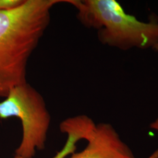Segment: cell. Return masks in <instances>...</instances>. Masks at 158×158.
Returning a JSON list of instances; mask_svg holds the SVG:
<instances>
[{
    "mask_svg": "<svg viewBox=\"0 0 158 158\" xmlns=\"http://www.w3.org/2000/svg\"><path fill=\"white\" fill-rule=\"evenodd\" d=\"M15 117L23 126V139L16 156L33 158L45 147L51 115L42 96L28 82L12 89L0 102V118Z\"/></svg>",
    "mask_w": 158,
    "mask_h": 158,
    "instance_id": "3957f363",
    "label": "cell"
},
{
    "mask_svg": "<svg viewBox=\"0 0 158 158\" xmlns=\"http://www.w3.org/2000/svg\"><path fill=\"white\" fill-rule=\"evenodd\" d=\"M25 0H0V11H10L19 7Z\"/></svg>",
    "mask_w": 158,
    "mask_h": 158,
    "instance_id": "8992f818",
    "label": "cell"
},
{
    "mask_svg": "<svg viewBox=\"0 0 158 158\" xmlns=\"http://www.w3.org/2000/svg\"><path fill=\"white\" fill-rule=\"evenodd\" d=\"M87 146L68 158H135L128 146L109 124L96 125Z\"/></svg>",
    "mask_w": 158,
    "mask_h": 158,
    "instance_id": "277c9868",
    "label": "cell"
},
{
    "mask_svg": "<svg viewBox=\"0 0 158 158\" xmlns=\"http://www.w3.org/2000/svg\"><path fill=\"white\" fill-rule=\"evenodd\" d=\"M77 12L79 21L97 31L104 45L128 49H145L158 44V23H143L127 14L115 0H65Z\"/></svg>",
    "mask_w": 158,
    "mask_h": 158,
    "instance_id": "7a4b0ae2",
    "label": "cell"
},
{
    "mask_svg": "<svg viewBox=\"0 0 158 158\" xmlns=\"http://www.w3.org/2000/svg\"><path fill=\"white\" fill-rule=\"evenodd\" d=\"M64 0H25L0 11V97L27 82L29 59L51 22V11Z\"/></svg>",
    "mask_w": 158,
    "mask_h": 158,
    "instance_id": "6da1fadb",
    "label": "cell"
},
{
    "mask_svg": "<svg viewBox=\"0 0 158 158\" xmlns=\"http://www.w3.org/2000/svg\"><path fill=\"white\" fill-rule=\"evenodd\" d=\"M63 133L68 135L67 142L61 151L57 153L53 158H66L69 154L73 153L76 147V143L83 139V135L78 129L74 127H68L65 128ZM14 158H23L21 156H15Z\"/></svg>",
    "mask_w": 158,
    "mask_h": 158,
    "instance_id": "5b68a950",
    "label": "cell"
},
{
    "mask_svg": "<svg viewBox=\"0 0 158 158\" xmlns=\"http://www.w3.org/2000/svg\"><path fill=\"white\" fill-rule=\"evenodd\" d=\"M158 158V149L153 153L152 155H151L149 158Z\"/></svg>",
    "mask_w": 158,
    "mask_h": 158,
    "instance_id": "52a82bcc",
    "label": "cell"
},
{
    "mask_svg": "<svg viewBox=\"0 0 158 158\" xmlns=\"http://www.w3.org/2000/svg\"><path fill=\"white\" fill-rule=\"evenodd\" d=\"M154 48H155V49H156L157 51H158V44L156 45H155L154 46Z\"/></svg>",
    "mask_w": 158,
    "mask_h": 158,
    "instance_id": "ba28073f",
    "label": "cell"
}]
</instances>
